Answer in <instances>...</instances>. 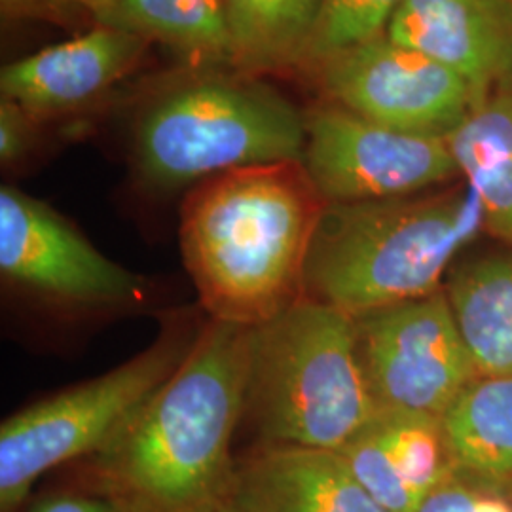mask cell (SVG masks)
<instances>
[{
  "label": "cell",
  "instance_id": "cell-5",
  "mask_svg": "<svg viewBox=\"0 0 512 512\" xmlns=\"http://www.w3.org/2000/svg\"><path fill=\"white\" fill-rule=\"evenodd\" d=\"M306 116L270 88L207 78L165 93L141 116L133 158L160 190L198 184L249 165L302 160Z\"/></svg>",
  "mask_w": 512,
  "mask_h": 512
},
{
  "label": "cell",
  "instance_id": "cell-21",
  "mask_svg": "<svg viewBox=\"0 0 512 512\" xmlns=\"http://www.w3.org/2000/svg\"><path fill=\"white\" fill-rule=\"evenodd\" d=\"M416 512H512V501L450 475L421 501Z\"/></svg>",
  "mask_w": 512,
  "mask_h": 512
},
{
  "label": "cell",
  "instance_id": "cell-15",
  "mask_svg": "<svg viewBox=\"0 0 512 512\" xmlns=\"http://www.w3.org/2000/svg\"><path fill=\"white\" fill-rule=\"evenodd\" d=\"M440 423L452 475L512 501V376H478Z\"/></svg>",
  "mask_w": 512,
  "mask_h": 512
},
{
  "label": "cell",
  "instance_id": "cell-14",
  "mask_svg": "<svg viewBox=\"0 0 512 512\" xmlns=\"http://www.w3.org/2000/svg\"><path fill=\"white\" fill-rule=\"evenodd\" d=\"M239 512H387L336 450L260 444L238 459Z\"/></svg>",
  "mask_w": 512,
  "mask_h": 512
},
{
  "label": "cell",
  "instance_id": "cell-22",
  "mask_svg": "<svg viewBox=\"0 0 512 512\" xmlns=\"http://www.w3.org/2000/svg\"><path fill=\"white\" fill-rule=\"evenodd\" d=\"M97 2L99 0H0V6L6 18L71 23L80 14L93 19Z\"/></svg>",
  "mask_w": 512,
  "mask_h": 512
},
{
  "label": "cell",
  "instance_id": "cell-25",
  "mask_svg": "<svg viewBox=\"0 0 512 512\" xmlns=\"http://www.w3.org/2000/svg\"><path fill=\"white\" fill-rule=\"evenodd\" d=\"M222 512H239L238 509H236V507H232V505H230V507H226V509H224V511Z\"/></svg>",
  "mask_w": 512,
  "mask_h": 512
},
{
  "label": "cell",
  "instance_id": "cell-3",
  "mask_svg": "<svg viewBox=\"0 0 512 512\" xmlns=\"http://www.w3.org/2000/svg\"><path fill=\"white\" fill-rule=\"evenodd\" d=\"M480 234L482 207L463 179L401 198L329 203L311 239L304 296L359 317L437 293Z\"/></svg>",
  "mask_w": 512,
  "mask_h": 512
},
{
  "label": "cell",
  "instance_id": "cell-19",
  "mask_svg": "<svg viewBox=\"0 0 512 512\" xmlns=\"http://www.w3.org/2000/svg\"><path fill=\"white\" fill-rule=\"evenodd\" d=\"M323 0H224L228 61L260 73L296 67Z\"/></svg>",
  "mask_w": 512,
  "mask_h": 512
},
{
  "label": "cell",
  "instance_id": "cell-16",
  "mask_svg": "<svg viewBox=\"0 0 512 512\" xmlns=\"http://www.w3.org/2000/svg\"><path fill=\"white\" fill-rule=\"evenodd\" d=\"M444 137L461 179L478 196L484 234L512 249V76Z\"/></svg>",
  "mask_w": 512,
  "mask_h": 512
},
{
  "label": "cell",
  "instance_id": "cell-24",
  "mask_svg": "<svg viewBox=\"0 0 512 512\" xmlns=\"http://www.w3.org/2000/svg\"><path fill=\"white\" fill-rule=\"evenodd\" d=\"M31 512H128L105 495L59 494L38 501Z\"/></svg>",
  "mask_w": 512,
  "mask_h": 512
},
{
  "label": "cell",
  "instance_id": "cell-11",
  "mask_svg": "<svg viewBox=\"0 0 512 512\" xmlns=\"http://www.w3.org/2000/svg\"><path fill=\"white\" fill-rule=\"evenodd\" d=\"M385 35L458 74L475 103L512 76V0H403Z\"/></svg>",
  "mask_w": 512,
  "mask_h": 512
},
{
  "label": "cell",
  "instance_id": "cell-18",
  "mask_svg": "<svg viewBox=\"0 0 512 512\" xmlns=\"http://www.w3.org/2000/svg\"><path fill=\"white\" fill-rule=\"evenodd\" d=\"M93 21L196 57L230 55L224 0H99Z\"/></svg>",
  "mask_w": 512,
  "mask_h": 512
},
{
  "label": "cell",
  "instance_id": "cell-4",
  "mask_svg": "<svg viewBox=\"0 0 512 512\" xmlns=\"http://www.w3.org/2000/svg\"><path fill=\"white\" fill-rule=\"evenodd\" d=\"M376 412L346 311L302 296L253 329L243 418L260 444L340 450Z\"/></svg>",
  "mask_w": 512,
  "mask_h": 512
},
{
  "label": "cell",
  "instance_id": "cell-6",
  "mask_svg": "<svg viewBox=\"0 0 512 512\" xmlns=\"http://www.w3.org/2000/svg\"><path fill=\"white\" fill-rule=\"evenodd\" d=\"M200 332V330H198ZM171 321L124 365L10 416L0 427V512H16L38 478L103 450L124 423L179 368L196 336Z\"/></svg>",
  "mask_w": 512,
  "mask_h": 512
},
{
  "label": "cell",
  "instance_id": "cell-17",
  "mask_svg": "<svg viewBox=\"0 0 512 512\" xmlns=\"http://www.w3.org/2000/svg\"><path fill=\"white\" fill-rule=\"evenodd\" d=\"M480 376H512V249L459 258L444 281Z\"/></svg>",
  "mask_w": 512,
  "mask_h": 512
},
{
  "label": "cell",
  "instance_id": "cell-13",
  "mask_svg": "<svg viewBox=\"0 0 512 512\" xmlns=\"http://www.w3.org/2000/svg\"><path fill=\"white\" fill-rule=\"evenodd\" d=\"M336 452L387 512H416L452 475L442 423L429 414L378 410Z\"/></svg>",
  "mask_w": 512,
  "mask_h": 512
},
{
  "label": "cell",
  "instance_id": "cell-2",
  "mask_svg": "<svg viewBox=\"0 0 512 512\" xmlns=\"http://www.w3.org/2000/svg\"><path fill=\"white\" fill-rule=\"evenodd\" d=\"M327 205L302 160L194 184L181 207L179 243L209 319L255 329L296 304Z\"/></svg>",
  "mask_w": 512,
  "mask_h": 512
},
{
  "label": "cell",
  "instance_id": "cell-12",
  "mask_svg": "<svg viewBox=\"0 0 512 512\" xmlns=\"http://www.w3.org/2000/svg\"><path fill=\"white\" fill-rule=\"evenodd\" d=\"M147 38L116 27L92 31L19 57L2 67V99L33 118L80 107L118 82L139 61Z\"/></svg>",
  "mask_w": 512,
  "mask_h": 512
},
{
  "label": "cell",
  "instance_id": "cell-7",
  "mask_svg": "<svg viewBox=\"0 0 512 512\" xmlns=\"http://www.w3.org/2000/svg\"><path fill=\"white\" fill-rule=\"evenodd\" d=\"M0 274L10 289L71 313L129 310L150 296L143 275L110 260L50 205L14 186L0 190Z\"/></svg>",
  "mask_w": 512,
  "mask_h": 512
},
{
  "label": "cell",
  "instance_id": "cell-1",
  "mask_svg": "<svg viewBox=\"0 0 512 512\" xmlns=\"http://www.w3.org/2000/svg\"><path fill=\"white\" fill-rule=\"evenodd\" d=\"M253 329L209 319L179 368L90 458L92 492L128 512L232 505Z\"/></svg>",
  "mask_w": 512,
  "mask_h": 512
},
{
  "label": "cell",
  "instance_id": "cell-23",
  "mask_svg": "<svg viewBox=\"0 0 512 512\" xmlns=\"http://www.w3.org/2000/svg\"><path fill=\"white\" fill-rule=\"evenodd\" d=\"M33 116L16 105L2 99L0 103V162L18 164L33 145Z\"/></svg>",
  "mask_w": 512,
  "mask_h": 512
},
{
  "label": "cell",
  "instance_id": "cell-10",
  "mask_svg": "<svg viewBox=\"0 0 512 512\" xmlns=\"http://www.w3.org/2000/svg\"><path fill=\"white\" fill-rule=\"evenodd\" d=\"M310 73L332 105L399 131L444 137L475 107L458 74L387 35L332 55Z\"/></svg>",
  "mask_w": 512,
  "mask_h": 512
},
{
  "label": "cell",
  "instance_id": "cell-8",
  "mask_svg": "<svg viewBox=\"0 0 512 512\" xmlns=\"http://www.w3.org/2000/svg\"><path fill=\"white\" fill-rule=\"evenodd\" d=\"M353 319L378 410L440 418L480 376L444 287Z\"/></svg>",
  "mask_w": 512,
  "mask_h": 512
},
{
  "label": "cell",
  "instance_id": "cell-20",
  "mask_svg": "<svg viewBox=\"0 0 512 512\" xmlns=\"http://www.w3.org/2000/svg\"><path fill=\"white\" fill-rule=\"evenodd\" d=\"M403 0H323L298 67L311 71L325 59L387 33Z\"/></svg>",
  "mask_w": 512,
  "mask_h": 512
},
{
  "label": "cell",
  "instance_id": "cell-9",
  "mask_svg": "<svg viewBox=\"0 0 512 512\" xmlns=\"http://www.w3.org/2000/svg\"><path fill=\"white\" fill-rule=\"evenodd\" d=\"M302 164L327 203L401 198L461 179L446 137L385 128L332 103L306 116Z\"/></svg>",
  "mask_w": 512,
  "mask_h": 512
}]
</instances>
